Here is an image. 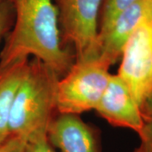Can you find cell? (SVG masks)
<instances>
[{"mask_svg": "<svg viewBox=\"0 0 152 152\" xmlns=\"http://www.w3.org/2000/svg\"><path fill=\"white\" fill-rule=\"evenodd\" d=\"M15 20L0 53V69L32 55L61 77L75 61L61 41L58 14L53 0H11Z\"/></svg>", "mask_w": 152, "mask_h": 152, "instance_id": "1", "label": "cell"}, {"mask_svg": "<svg viewBox=\"0 0 152 152\" xmlns=\"http://www.w3.org/2000/svg\"><path fill=\"white\" fill-rule=\"evenodd\" d=\"M60 76L41 60L29 61L26 74L17 88L9 119L10 136L27 140L48 132L58 113L57 91Z\"/></svg>", "mask_w": 152, "mask_h": 152, "instance_id": "2", "label": "cell"}, {"mask_svg": "<svg viewBox=\"0 0 152 152\" xmlns=\"http://www.w3.org/2000/svg\"><path fill=\"white\" fill-rule=\"evenodd\" d=\"M110 67L99 54L75 60L67 74L58 80V113L79 115L96 110L112 75Z\"/></svg>", "mask_w": 152, "mask_h": 152, "instance_id": "3", "label": "cell"}, {"mask_svg": "<svg viewBox=\"0 0 152 152\" xmlns=\"http://www.w3.org/2000/svg\"><path fill=\"white\" fill-rule=\"evenodd\" d=\"M118 75L141 107L152 94V3L125 43Z\"/></svg>", "mask_w": 152, "mask_h": 152, "instance_id": "4", "label": "cell"}, {"mask_svg": "<svg viewBox=\"0 0 152 152\" xmlns=\"http://www.w3.org/2000/svg\"><path fill=\"white\" fill-rule=\"evenodd\" d=\"M61 39L75 49V60L98 54V22L103 0H53Z\"/></svg>", "mask_w": 152, "mask_h": 152, "instance_id": "5", "label": "cell"}, {"mask_svg": "<svg viewBox=\"0 0 152 152\" xmlns=\"http://www.w3.org/2000/svg\"><path fill=\"white\" fill-rule=\"evenodd\" d=\"M96 111L113 127L129 129L138 134L143 126L141 110L129 86L118 74L112 75Z\"/></svg>", "mask_w": 152, "mask_h": 152, "instance_id": "6", "label": "cell"}, {"mask_svg": "<svg viewBox=\"0 0 152 152\" xmlns=\"http://www.w3.org/2000/svg\"><path fill=\"white\" fill-rule=\"evenodd\" d=\"M48 139L60 152H101L96 129L77 114H56L48 126Z\"/></svg>", "mask_w": 152, "mask_h": 152, "instance_id": "7", "label": "cell"}, {"mask_svg": "<svg viewBox=\"0 0 152 152\" xmlns=\"http://www.w3.org/2000/svg\"><path fill=\"white\" fill-rule=\"evenodd\" d=\"M151 3L152 0H135L120 13L102 35L98 36V54L111 66L121 58L128 38Z\"/></svg>", "mask_w": 152, "mask_h": 152, "instance_id": "8", "label": "cell"}, {"mask_svg": "<svg viewBox=\"0 0 152 152\" xmlns=\"http://www.w3.org/2000/svg\"><path fill=\"white\" fill-rule=\"evenodd\" d=\"M29 60H22L0 69V145L10 137L9 119L11 105L20 83L27 69Z\"/></svg>", "mask_w": 152, "mask_h": 152, "instance_id": "9", "label": "cell"}, {"mask_svg": "<svg viewBox=\"0 0 152 152\" xmlns=\"http://www.w3.org/2000/svg\"><path fill=\"white\" fill-rule=\"evenodd\" d=\"M135 0H103L98 22V36L102 35L121 12Z\"/></svg>", "mask_w": 152, "mask_h": 152, "instance_id": "10", "label": "cell"}, {"mask_svg": "<svg viewBox=\"0 0 152 152\" xmlns=\"http://www.w3.org/2000/svg\"><path fill=\"white\" fill-rule=\"evenodd\" d=\"M143 119L141 131L138 134L140 139V152H152V94L140 107Z\"/></svg>", "mask_w": 152, "mask_h": 152, "instance_id": "11", "label": "cell"}, {"mask_svg": "<svg viewBox=\"0 0 152 152\" xmlns=\"http://www.w3.org/2000/svg\"><path fill=\"white\" fill-rule=\"evenodd\" d=\"M15 20L11 0H0V42L10 31Z\"/></svg>", "mask_w": 152, "mask_h": 152, "instance_id": "12", "label": "cell"}, {"mask_svg": "<svg viewBox=\"0 0 152 152\" xmlns=\"http://www.w3.org/2000/svg\"><path fill=\"white\" fill-rule=\"evenodd\" d=\"M24 152H56L49 143L48 132H42L29 137Z\"/></svg>", "mask_w": 152, "mask_h": 152, "instance_id": "13", "label": "cell"}, {"mask_svg": "<svg viewBox=\"0 0 152 152\" xmlns=\"http://www.w3.org/2000/svg\"><path fill=\"white\" fill-rule=\"evenodd\" d=\"M26 140L22 137L10 136L0 145V152H24Z\"/></svg>", "mask_w": 152, "mask_h": 152, "instance_id": "14", "label": "cell"}, {"mask_svg": "<svg viewBox=\"0 0 152 152\" xmlns=\"http://www.w3.org/2000/svg\"><path fill=\"white\" fill-rule=\"evenodd\" d=\"M134 152H140V150H139V148H136L135 150H134Z\"/></svg>", "mask_w": 152, "mask_h": 152, "instance_id": "15", "label": "cell"}]
</instances>
